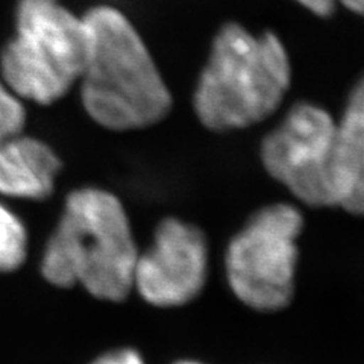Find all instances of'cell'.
I'll return each mask as SVG.
<instances>
[{"mask_svg":"<svg viewBox=\"0 0 364 364\" xmlns=\"http://www.w3.org/2000/svg\"><path fill=\"white\" fill-rule=\"evenodd\" d=\"M178 364H198V363H187L186 361V363H178Z\"/></svg>","mask_w":364,"mask_h":364,"instance_id":"obj_16","label":"cell"},{"mask_svg":"<svg viewBox=\"0 0 364 364\" xmlns=\"http://www.w3.org/2000/svg\"><path fill=\"white\" fill-rule=\"evenodd\" d=\"M207 243L198 228L167 219L158 226L154 246L139 255L134 286L156 306L184 305L207 279Z\"/></svg>","mask_w":364,"mask_h":364,"instance_id":"obj_7","label":"cell"},{"mask_svg":"<svg viewBox=\"0 0 364 364\" xmlns=\"http://www.w3.org/2000/svg\"><path fill=\"white\" fill-rule=\"evenodd\" d=\"M336 207L364 215V117L345 109L334 146Z\"/></svg>","mask_w":364,"mask_h":364,"instance_id":"obj_9","label":"cell"},{"mask_svg":"<svg viewBox=\"0 0 364 364\" xmlns=\"http://www.w3.org/2000/svg\"><path fill=\"white\" fill-rule=\"evenodd\" d=\"M60 168L58 155L36 136L18 132L0 141V193L5 196L49 198Z\"/></svg>","mask_w":364,"mask_h":364,"instance_id":"obj_8","label":"cell"},{"mask_svg":"<svg viewBox=\"0 0 364 364\" xmlns=\"http://www.w3.org/2000/svg\"><path fill=\"white\" fill-rule=\"evenodd\" d=\"M301 230V213L291 205L277 203L258 211L234 237L226 254V273L243 304L275 311L290 302Z\"/></svg>","mask_w":364,"mask_h":364,"instance_id":"obj_5","label":"cell"},{"mask_svg":"<svg viewBox=\"0 0 364 364\" xmlns=\"http://www.w3.org/2000/svg\"><path fill=\"white\" fill-rule=\"evenodd\" d=\"M337 2H340L349 11H352V13L364 17V0H337Z\"/></svg>","mask_w":364,"mask_h":364,"instance_id":"obj_15","label":"cell"},{"mask_svg":"<svg viewBox=\"0 0 364 364\" xmlns=\"http://www.w3.org/2000/svg\"><path fill=\"white\" fill-rule=\"evenodd\" d=\"M93 364H143V361L135 350L124 349L100 357Z\"/></svg>","mask_w":364,"mask_h":364,"instance_id":"obj_12","label":"cell"},{"mask_svg":"<svg viewBox=\"0 0 364 364\" xmlns=\"http://www.w3.org/2000/svg\"><path fill=\"white\" fill-rule=\"evenodd\" d=\"M296 2L318 17H329L336 11L337 5V0H296Z\"/></svg>","mask_w":364,"mask_h":364,"instance_id":"obj_13","label":"cell"},{"mask_svg":"<svg viewBox=\"0 0 364 364\" xmlns=\"http://www.w3.org/2000/svg\"><path fill=\"white\" fill-rule=\"evenodd\" d=\"M337 122L309 102L294 105L261 144L267 172L311 207H336Z\"/></svg>","mask_w":364,"mask_h":364,"instance_id":"obj_6","label":"cell"},{"mask_svg":"<svg viewBox=\"0 0 364 364\" xmlns=\"http://www.w3.org/2000/svg\"><path fill=\"white\" fill-rule=\"evenodd\" d=\"M87 55L82 17L58 0H18L16 36L0 52V75L17 97L50 105L79 82Z\"/></svg>","mask_w":364,"mask_h":364,"instance_id":"obj_4","label":"cell"},{"mask_svg":"<svg viewBox=\"0 0 364 364\" xmlns=\"http://www.w3.org/2000/svg\"><path fill=\"white\" fill-rule=\"evenodd\" d=\"M26 123V111L21 99L11 91L0 79V141L11 135L23 132Z\"/></svg>","mask_w":364,"mask_h":364,"instance_id":"obj_11","label":"cell"},{"mask_svg":"<svg viewBox=\"0 0 364 364\" xmlns=\"http://www.w3.org/2000/svg\"><path fill=\"white\" fill-rule=\"evenodd\" d=\"M290 77L289 55L277 36L228 23L214 37L199 76L196 116L213 131L252 127L278 109Z\"/></svg>","mask_w":364,"mask_h":364,"instance_id":"obj_3","label":"cell"},{"mask_svg":"<svg viewBox=\"0 0 364 364\" xmlns=\"http://www.w3.org/2000/svg\"><path fill=\"white\" fill-rule=\"evenodd\" d=\"M139 254L120 200L100 188L68 195L46 246L41 273L56 287L81 284L99 299L123 301L134 287Z\"/></svg>","mask_w":364,"mask_h":364,"instance_id":"obj_2","label":"cell"},{"mask_svg":"<svg viewBox=\"0 0 364 364\" xmlns=\"http://www.w3.org/2000/svg\"><path fill=\"white\" fill-rule=\"evenodd\" d=\"M88 55L79 85L88 116L111 131L149 128L172 109V96L129 18L99 5L82 16Z\"/></svg>","mask_w":364,"mask_h":364,"instance_id":"obj_1","label":"cell"},{"mask_svg":"<svg viewBox=\"0 0 364 364\" xmlns=\"http://www.w3.org/2000/svg\"><path fill=\"white\" fill-rule=\"evenodd\" d=\"M346 108L358 112L360 116L364 117V76L355 84V87L352 88Z\"/></svg>","mask_w":364,"mask_h":364,"instance_id":"obj_14","label":"cell"},{"mask_svg":"<svg viewBox=\"0 0 364 364\" xmlns=\"http://www.w3.org/2000/svg\"><path fill=\"white\" fill-rule=\"evenodd\" d=\"M28 235L17 215L0 203V272L17 270L26 259Z\"/></svg>","mask_w":364,"mask_h":364,"instance_id":"obj_10","label":"cell"}]
</instances>
